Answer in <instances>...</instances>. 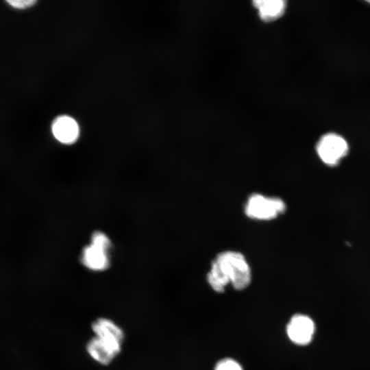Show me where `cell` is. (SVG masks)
Wrapping results in <instances>:
<instances>
[{
  "label": "cell",
  "instance_id": "277c9868",
  "mask_svg": "<svg viewBox=\"0 0 370 370\" xmlns=\"http://www.w3.org/2000/svg\"><path fill=\"white\" fill-rule=\"evenodd\" d=\"M91 328L94 337L117 356L121 352L125 338L123 329L113 320L106 317L95 319Z\"/></svg>",
  "mask_w": 370,
  "mask_h": 370
},
{
  "label": "cell",
  "instance_id": "7a4b0ae2",
  "mask_svg": "<svg viewBox=\"0 0 370 370\" xmlns=\"http://www.w3.org/2000/svg\"><path fill=\"white\" fill-rule=\"evenodd\" d=\"M111 247V240L106 233L95 232L91 236L90 243L82 251V264L91 271L102 272L106 270L110 264Z\"/></svg>",
  "mask_w": 370,
  "mask_h": 370
},
{
  "label": "cell",
  "instance_id": "8fae6325",
  "mask_svg": "<svg viewBox=\"0 0 370 370\" xmlns=\"http://www.w3.org/2000/svg\"><path fill=\"white\" fill-rule=\"evenodd\" d=\"M6 2L11 5L12 7L16 9H26L33 6L36 1L35 0H24V1H16V0H8Z\"/></svg>",
  "mask_w": 370,
  "mask_h": 370
},
{
  "label": "cell",
  "instance_id": "3957f363",
  "mask_svg": "<svg viewBox=\"0 0 370 370\" xmlns=\"http://www.w3.org/2000/svg\"><path fill=\"white\" fill-rule=\"evenodd\" d=\"M286 205L278 197L253 193L247 199L244 211L247 217L258 221H270L284 213Z\"/></svg>",
  "mask_w": 370,
  "mask_h": 370
},
{
  "label": "cell",
  "instance_id": "ba28073f",
  "mask_svg": "<svg viewBox=\"0 0 370 370\" xmlns=\"http://www.w3.org/2000/svg\"><path fill=\"white\" fill-rule=\"evenodd\" d=\"M254 6L259 16L264 21H271L280 17L286 10V1L283 0L254 1Z\"/></svg>",
  "mask_w": 370,
  "mask_h": 370
},
{
  "label": "cell",
  "instance_id": "5b68a950",
  "mask_svg": "<svg viewBox=\"0 0 370 370\" xmlns=\"http://www.w3.org/2000/svg\"><path fill=\"white\" fill-rule=\"evenodd\" d=\"M316 151L321 160L328 166H336L347 156L349 145L341 135L329 132L320 137L316 145Z\"/></svg>",
  "mask_w": 370,
  "mask_h": 370
},
{
  "label": "cell",
  "instance_id": "9c48e42d",
  "mask_svg": "<svg viewBox=\"0 0 370 370\" xmlns=\"http://www.w3.org/2000/svg\"><path fill=\"white\" fill-rule=\"evenodd\" d=\"M86 349L94 361L102 365H109L116 357L94 336L87 343Z\"/></svg>",
  "mask_w": 370,
  "mask_h": 370
},
{
  "label": "cell",
  "instance_id": "52a82bcc",
  "mask_svg": "<svg viewBox=\"0 0 370 370\" xmlns=\"http://www.w3.org/2000/svg\"><path fill=\"white\" fill-rule=\"evenodd\" d=\"M51 131L55 138L65 145L75 143L79 135L77 123L72 117L66 115L58 116L54 119Z\"/></svg>",
  "mask_w": 370,
  "mask_h": 370
},
{
  "label": "cell",
  "instance_id": "8992f818",
  "mask_svg": "<svg viewBox=\"0 0 370 370\" xmlns=\"http://www.w3.org/2000/svg\"><path fill=\"white\" fill-rule=\"evenodd\" d=\"M315 332V323L306 314H293L286 323V336L288 341L296 346L304 347L310 344Z\"/></svg>",
  "mask_w": 370,
  "mask_h": 370
},
{
  "label": "cell",
  "instance_id": "30bf717a",
  "mask_svg": "<svg viewBox=\"0 0 370 370\" xmlns=\"http://www.w3.org/2000/svg\"><path fill=\"white\" fill-rule=\"evenodd\" d=\"M212 370H245L242 363L236 358L225 356L218 359Z\"/></svg>",
  "mask_w": 370,
  "mask_h": 370
},
{
  "label": "cell",
  "instance_id": "7c38bea8",
  "mask_svg": "<svg viewBox=\"0 0 370 370\" xmlns=\"http://www.w3.org/2000/svg\"><path fill=\"white\" fill-rule=\"evenodd\" d=\"M367 3H370V1H367Z\"/></svg>",
  "mask_w": 370,
  "mask_h": 370
},
{
  "label": "cell",
  "instance_id": "6da1fadb",
  "mask_svg": "<svg viewBox=\"0 0 370 370\" xmlns=\"http://www.w3.org/2000/svg\"><path fill=\"white\" fill-rule=\"evenodd\" d=\"M206 279L216 293H223L229 286L235 291H242L250 286L252 271L244 254L226 250L219 253L212 260Z\"/></svg>",
  "mask_w": 370,
  "mask_h": 370
}]
</instances>
